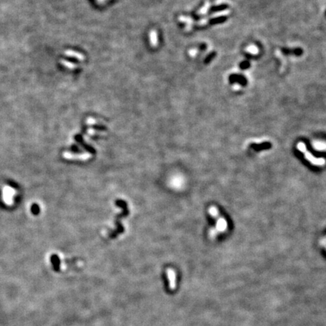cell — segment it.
Instances as JSON below:
<instances>
[{"instance_id": "3", "label": "cell", "mask_w": 326, "mask_h": 326, "mask_svg": "<svg viewBox=\"0 0 326 326\" xmlns=\"http://www.w3.org/2000/svg\"><path fill=\"white\" fill-rule=\"evenodd\" d=\"M16 194V190L9 186H5L3 189V199L4 202L8 206L14 203V196Z\"/></svg>"}, {"instance_id": "1", "label": "cell", "mask_w": 326, "mask_h": 326, "mask_svg": "<svg viewBox=\"0 0 326 326\" xmlns=\"http://www.w3.org/2000/svg\"><path fill=\"white\" fill-rule=\"evenodd\" d=\"M208 212L213 218L217 219L216 227L209 231V236H211V238H214L219 233L226 232L228 225H227V222L225 218L220 215L218 209L215 206L210 207L208 209Z\"/></svg>"}, {"instance_id": "6", "label": "cell", "mask_w": 326, "mask_h": 326, "mask_svg": "<svg viewBox=\"0 0 326 326\" xmlns=\"http://www.w3.org/2000/svg\"><path fill=\"white\" fill-rule=\"evenodd\" d=\"M313 147L316 150L326 151V142L322 140H315L313 142Z\"/></svg>"}, {"instance_id": "4", "label": "cell", "mask_w": 326, "mask_h": 326, "mask_svg": "<svg viewBox=\"0 0 326 326\" xmlns=\"http://www.w3.org/2000/svg\"><path fill=\"white\" fill-rule=\"evenodd\" d=\"M92 156L89 153H82V154H74V153L64 152L63 153V157L66 159H79V160H87Z\"/></svg>"}, {"instance_id": "5", "label": "cell", "mask_w": 326, "mask_h": 326, "mask_svg": "<svg viewBox=\"0 0 326 326\" xmlns=\"http://www.w3.org/2000/svg\"><path fill=\"white\" fill-rule=\"evenodd\" d=\"M167 276L168 280H169L170 288H171V289H175L176 287V275L175 271L172 269H168Z\"/></svg>"}, {"instance_id": "2", "label": "cell", "mask_w": 326, "mask_h": 326, "mask_svg": "<svg viewBox=\"0 0 326 326\" xmlns=\"http://www.w3.org/2000/svg\"><path fill=\"white\" fill-rule=\"evenodd\" d=\"M297 150L301 153H303L304 155V158L307 159V161H309L311 164L313 165L316 166H323L325 165V159L323 158H316V156H314L310 151L307 150L306 145L303 143L299 142L297 145Z\"/></svg>"}]
</instances>
